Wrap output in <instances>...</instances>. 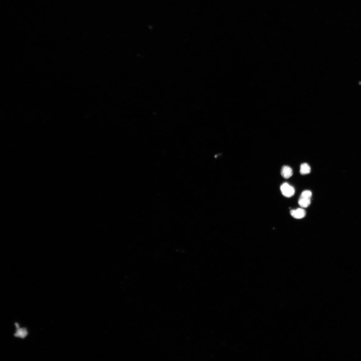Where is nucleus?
Returning a JSON list of instances; mask_svg holds the SVG:
<instances>
[{"mask_svg":"<svg viewBox=\"0 0 361 361\" xmlns=\"http://www.w3.org/2000/svg\"><path fill=\"white\" fill-rule=\"evenodd\" d=\"M312 193L310 190H305L303 192L298 200L299 205L303 208L308 207L310 205Z\"/></svg>","mask_w":361,"mask_h":361,"instance_id":"nucleus-1","label":"nucleus"},{"mask_svg":"<svg viewBox=\"0 0 361 361\" xmlns=\"http://www.w3.org/2000/svg\"><path fill=\"white\" fill-rule=\"evenodd\" d=\"M280 189L282 195L287 197H291L295 194L294 188L287 183L282 184L280 187Z\"/></svg>","mask_w":361,"mask_h":361,"instance_id":"nucleus-2","label":"nucleus"},{"mask_svg":"<svg viewBox=\"0 0 361 361\" xmlns=\"http://www.w3.org/2000/svg\"><path fill=\"white\" fill-rule=\"evenodd\" d=\"M290 214L295 219H300L304 218L306 215V211L302 208H299L297 210H291Z\"/></svg>","mask_w":361,"mask_h":361,"instance_id":"nucleus-3","label":"nucleus"},{"mask_svg":"<svg viewBox=\"0 0 361 361\" xmlns=\"http://www.w3.org/2000/svg\"><path fill=\"white\" fill-rule=\"evenodd\" d=\"M281 175L285 179H289L293 174V171L292 168L288 166H282L281 171Z\"/></svg>","mask_w":361,"mask_h":361,"instance_id":"nucleus-4","label":"nucleus"},{"mask_svg":"<svg viewBox=\"0 0 361 361\" xmlns=\"http://www.w3.org/2000/svg\"><path fill=\"white\" fill-rule=\"evenodd\" d=\"M16 328V332L15 336L21 338H24L28 334L27 329L25 328H20L19 325L17 323L15 324Z\"/></svg>","mask_w":361,"mask_h":361,"instance_id":"nucleus-5","label":"nucleus"},{"mask_svg":"<svg viewBox=\"0 0 361 361\" xmlns=\"http://www.w3.org/2000/svg\"><path fill=\"white\" fill-rule=\"evenodd\" d=\"M311 168L307 163L302 164L300 167V172L303 175L308 174L311 172Z\"/></svg>","mask_w":361,"mask_h":361,"instance_id":"nucleus-6","label":"nucleus"}]
</instances>
